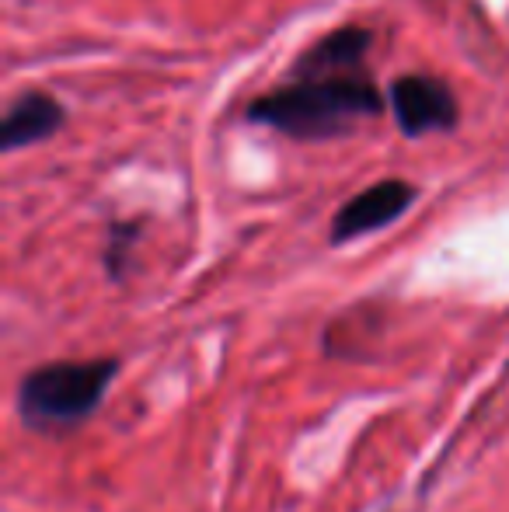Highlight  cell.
Instances as JSON below:
<instances>
[{
	"label": "cell",
	"mask_w": 509,
	"mask_h": 512,
	"mask_svg": "<svg viewBox=\"0 0 509 512\" xmlns=\"http://www.w3.org/2000/svg\"><path fill=\"white\" fill-rule=\"evenodd\" d=\"M384 112V98L367 74L332 81H290L248 102V119L293 140H332L346 136L360 119Z\"/></svg>",
	"instance_id": "obj_1"
},
{
	"label": "cell",
	"mask_w": 509,
	"mask_h": 512,
	"mask_svg": "<svg viewBox=\"0 0 509 512\" xmlns=\"http://www.w3.org/2000/svg\"><path fill=\"white\" fill-rule=\"evenodd\" d=\"M116 359H67L25 373L18 384V415L28 429H74L102 405Z\"/></svg>",
	"instance_id": "obj_2"
},
{
	"label": "cell",
	"mask_w": 509,
	"mask_h": 512,
	"mask_svg": "<svg viewBox=\"0 0 509 512\" xmlns=\"http://www.w3.org/2000/svg\"><path fill=\"white\" fill-rule=\"evenodd\" d=\"M387 105L405 136H426V133H450L461 119V108L440 77L429 74H401L387 88Z\"/></svg>",
	"instance_id": "obj_3"
},
{
	"label": "cell",
	"mask_w": 509,
	"mask_h": 512,
	"mask_svg": "<svg viewBox=\"0 0 509 512\" xmlns=\"http://www.w3.org/2000/svg\"><path fill=\"white\" fill-rule=\"evenodd\" d=\"M419 189L405 178H384V182L363 189L360 196H353L346 206L335 213L332 220V244H349L363 234H374V230L394 223L398 216L408 213V206L415 203Z\"/></svg>",
	"instance_id": "obj_4"
},
{
	"label": "cell",
	"mask_w": 509,
	"mask_h": 512,
	"mask_svg": "<svg viewBox=\"0 0 509 512\" xmlns=\"http://www.w3.org/2000/svg\"><path fill=\"white\" fill-rule=\"evenodd\" d=\"M370 42H374V32L363 25L335 28L293 60L290 77L293 81H332V77L363 74L360 67L370 53Z\"/></svg>",
	"instance_id": "obj_5"
},
{
	"label": "cell",
	"mask_w": 509,
	"mask_h": 512,
	"mask_svg": "<svg viewBox=\"0 0 509 512\" xmlns=\"http://www.w3.org/2000/svg\"><path fill=\"white\" fill-rule=\"evenodd\" d=\"M63 122H67V112H63V105L53 95H46V91H25L4 112V122H0V150L11 154V150L49 140L53 133H60Z\"/></svg>",
	"instance_id": "obj_6"
},
{
	"label": "cell",
	"mask_w": 509,
	"mask_h": 512,
	"mask_svg": "<svg viewBox=\"0 0 509 512\" xmlns=\"http://www.w3.org/2000/svg\"><path fill=\"white\" fill-rule=\"evenodd\" d=\"M140 237V223H112L109 227V244H105V272L112 279H123L126 262H129V248Z\"/></svg>",
	"instance_id": "obj_7"
}]
</instances>
